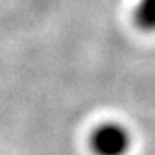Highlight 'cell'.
Segmentation results:
<instances>
[{
  "instance_id": "cell-1",
  "label": "cell",
  "mask_w": 155,
  "mask_h": 155,
  "mask_svg": "<svg viewBox=\"0 0 155 155\" xmlns=\"http://www.w3.org/2000/svg\"><path fill=\"white\" fill-rule=\"evenodd\" d=\"M91 145L97 153L116 155L127 149L129 135L122 127L116 124H106L94 130L91 137Z\"/></svg>"
},
{
  "instance_id": "cell-2",
  "label": "cell",
  "mask_w": 155,
  "mask_h": 155,
  "mask_svg": "<svg viewBox=\"0 0 155 155\" xmlns=\"http://www.w3.org/2000/svg\"><path fill=\"white\" fill-rule=\"evenodd\" d=\"M135 21L143 30H155V0H140L135 10Z\"/></svg>"
}]
</instances>
